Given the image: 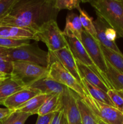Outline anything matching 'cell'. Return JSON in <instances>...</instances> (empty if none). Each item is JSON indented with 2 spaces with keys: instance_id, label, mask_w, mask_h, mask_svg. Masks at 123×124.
Returning <instances> with one entry per match:
<instances>
[{
  "instance_id": "1",
  "label": "cell",
  "mask_w": 123,
  "mask_h": 124,
  "mask_svg": "<svg viewBox=\"0 0 123 124\" xmlns=\"http://www.w3.org/2000/svg\"><path fill=\"white\" fill-rule=\"evenodd\" d=\"M55 0H18L7 15L0 20V26H14L36 33L47 24L56 21L60 11Z\"/></svg>"
},
{
  "instance_id": "2",
  "label": "cell",
  "mask_w": 123,
  "mask_h": 124,
  "mask_svg": "<svg viewBox=\"0 0 123 124\" xmlns=\"http://www.w3.org/2000/svg\"><path fill=\"white\" fill-rule=\"evenodd\" d=\"M106 23L123 38V0H91L87 1Z\"/></svg>"
},
{
  "instance_id": "3",
  "label": "cell",
  "mask_w": 123,
  "mask_h": 124,
  "mask_svg": "<svg viewBox=\"0 0 123 124\" xmlns=\"http://www.w3.org/2000/svg\"><path fill=\"white\" fill-rule=\"evenodd\" d=\"M7 59L11 62H25L48 68L49 65L48 52L41 49L36 44H28L15 48H2Z\"/></svg>"
},
{
  "instance_id": "4",
  "label": "cell",
  "mask_w": 123,
  "mask_h": 124,
  "mask_svg": "<svg viewBox=\"0 0 123 124\" xmlns=\"http://www.w3.org/2000/svg\"><path fill=\"white\" fill-rule=\"evenodd\" d=\"M12 62L13 71L11 76L20 82L24 87H29L36 81L48 77V68L25 62Z\"/></svg>"
},
{
  "instance_id": "5",
  "label": "cell",
  "mask_w": 123,
  "mask_h": 124,
  "mask_svg": "<svg viewBox=\"0 0 123 124\" xmlns=\"http://www.w3.org/2000/svg\"><path fill=\"white\" fill-rule=\"evenodd\" d=\"M34 41L43 42L48 51L51 52L68 47L66 36L59 29L56 21L50 22L41 31L36 32Z\"/></svg>"
},
{
  "instance_id": "6",
  "label": "cell",
  "mask_w": 123,
  "mask_h": 124,
  "mask_svg": "<svg viewBox=\"0 0 123 124\" xmlns=\"http://www.w3.org/2000/svg\"><path fill=\"white\" fill-rule=\"evenodd\" d=\"M82 99L98 121L106 124H123V113L116 108L95 100L88 94Z\"/></svg>"
},
{
  "instance_id": "7",
  "label": "cell",
  "mask_w": 123,
  "mask_h": 124,
  "mask_svg": "<svg viewBox=\"0 0 123 124\" xmlns=\"http://www.w3.org/2000/svg\"><path fill=\"white\" fill-rule=\"evenodd\" d=\"M48 77L68 88L82 99L86 95V92L82 84L57 61L49 64Z\"/></svg>"
},
{
  "instance_id": "8",
  "label": "cell",
  "mask_w": 123,
  "mask_h": 124,
  "mask_svg": "<svg viewBox=\"0 0 123 124\" xmlns=\"http://www.w3.org/2000/svg\"><path fill=\"white\" fill-rule=\"evenodd\" d=\"M82 42L91 60L107 82L106 78L107 71L106 61L102 53L100 42L84 30L82 31ZM107 84H109L108 82Z\"/></svg>"
},
{
  "instance_id": "9",
  "label": "cell",
  "mask_w": 123,
  "mask_h": 124,
  "mask_svg": "<svg viewBox=\"0 0 123 124\" xmlns=\"http://www.w3.org/2000/svg\"><path fill=\"white\" fill-rule=\"evenodd\" d=\"M48 53L49 57V64L54 61H58L80 83H81L82 78L76 64L75 59L74 57L70 48H69V46L54 52L48 51Z\"/></svg>"
},
{
  "instance_id": "10",
  "label": "cell",
  "mask_w": 123,
  "mask_h": 124,
  "mask_svg": "<svg viewBox=\"0 0 123 124\" xmlns=\"http://www.w3.org/2000/svg\"><path fill=\"white\" fill-rule=\"evenodd\" d=\"M66 40H67L69 48L71 50L75 60L78 61L81 64L91 69L93 71H95L96 74H98L102 78V79L109 86L110 89H112L106 81L105 79L104 78L102 74L99 71L98 69L96 68L92 61L91 60L89 54H88L86 50L84 48L82 42L76 38H66Z\"/></svg>"
},
{
  "instance_id": "11",
  "label": "cell",
  "mask_w": 123,
  "mask_h": 124,
  "mask_svg": "<svg viewBox=\"0 0 123 124\" xmlns=\"http://www.w3.org/2000/svg\"><path fill=\"white\" fill-rule=\"evenodd\" d=\"M77 95L67 88L62 96V107L68 124H78L81 122L80 115L77 103Z\"/></svg>"
},
{
  "instance_id": "12",
  "label": "cell",
  "mask_w": 123,
  "mask_h": 124,
  "mask_svg": "<svg viewBox=\"0 0 123 124\" xmlns=\"http://www.w3.org/2000/svg\"><path fill=\"white\" fill-rule=\"evenodd\" d=\"M41 94L36 88L26 87L8 97L3 103L6 108L13 111H16L22 105L33 97Z\"/></svg>"
},
{
  "instance_id": "13",
  "label": "cell",
  "mask_w": 123,
  "mask_h": 124,
  "mask_svg": "<svg viewBox=\"0 0 123 124\" xmlns=\"http://www.w3.org/2000/svg\"><path fill=\"white\" fill-rule=\"evenodd\" d=\"M29 87L36 88L42 94L48 95H62L67 88V87L48 77L41 79L33 83Z\"/></svg>"
},
{
  "instance_id": "14",
  "label": "cell",
  "mask_w": 123,
  "mask_h": 124,
  "mask_svg": "<svg viewBox=\"0 0 123 124\" xmlns=\"http://www.w3.org/2000/svg\"><path fill=\"white\" fill-rule=\"evenodd\" d=\"M83 26L80 17L76 13L71 12L68 13L66 18V24L63 33L66 38H76L82 42Z\"/></svg>"
},
{
  "instance_id": "15",
  "label": "cell",
  "mask_w": 123,
  "mask_h": 124,
  "mask_svg": "<svg viewBox=\"0 0 123 124\" xmlns=\"http://www.w3.org/2000/svg\"><path fill=\"white\" fill-rule=\"evenodd\" d=\"M36 33L28 29L14 26H0V37L15 39H35Z\"/></svg>"
},
{
  "instance_id": "16",
  "label": "cell",
  "mask_w": 123,
  "mask_h": 124,
  "mask_svg": "<svg viewBox=\"0 0 123 124\" xmlns=\"http://www.w3.org/2000/svg\"><path fill=\"white\" fill-rule=\"evenodd\" d=\"M75 61L81 78L84 79L89 83L101 88L106 92H107L109 90H110L106 82L95 71L88 67L81 64L78 61L75 60Z\"/></svg>"
},
{
  "instance_id": "17",
  "label": "cell",
  "mask_w": 123,
  "mask_h": 124,
  "mask_svg": "<svg viewBox=\"0 0 123 124\" xmlns=\"http://www.w3.org/2000/svg\"><path fill=\"white\" fill-rule=\"evenodd\" d=\"M94 24L96 30V38L100 44L115 52L122 53L117 45L116 44V42H110L106 39L105 30L107 27H108L107 25H109L105 22V21L103 20L100 16L97 15V18L94 21Z\"/></svg>"
},
{
  "instance_id": "18",
  "label": "cell",
  "mask_w": 123,
  "mask_h": 124,
  "mask_svg": "<svg viewBox=\"0 0 123 124\" xmlns=\"http://www.w3.org/2000/svg\"><path fill=\"white\" fill-rule=\"evenodd\" d=\"M25 87L11 76L2 81L0 83V105H3L4 102L8 97Z\"/></svg>"
},
{
  "instance_id": "19",
  "label": "cell",
  "mask_w": 123,
  "mask_h": 124,
  "mask_svg": "<svg viewBox=\"0 0 123 124\" xmlns=\"http://www.w3.org/2000/svg\"><path fill=\"white\" fill-rule=\"evenodd\" d=\"M81 83L85 89L86 94H88V95L90 96L92 98H94L95 100L107 104V105H109L110 106L114 107L113 103L109 97L107 92H104L101 88L91 84L83 78L82 79Z\"/></svg>"
},
{
  "instance_id": "20",
  "label": "cell",
  "mask_w": 123,
  "mask_h": 124,
  "mask_svg": "<svg viewBox=\"0 0 123 124\" xmlns=\"http://www.w3.org/2000/svg\"><path fill=\"white\" fill-rule=\"evenodd\" d=\"M106 67V78L112 89L123 90V73L115 69L107 61Z\"/></svg>"
},
{
  "instance_id": "21",
  "label": "cell",
  "mask_w": 123,
  "mask_h": 124,
  "mask_svg": "<svg viewBox=\"0 0 123 124\" xmlns=\"http://www.w3.org/2000/svg\"><path fill=\"white\" fill-rule=\"evenodd\" d=\"M50 96L51 95H48V94L41 93L30 99L25 104H24L19 108H18L16 111L27 113L31 114V115L37 114L40 108L42 107L45 101L48 99V97Z\"/></svg>"
},
{
  "instance_id": "22",
  "label": "cell",
  "mask_w": 123,
  "mask_h": 124,
  "mask_svg": "<svg viewBox=\"0 0 123 124\" xmlns=\"http://www.w3.org/2000/svg\"><path fill=\"white\" fill-rule=\"evenodd\" d=\"M62 96L59 94L51 95L45 101L37 112L38 116H43L51 113H55L62 108Z\"/></svg>"
},
{
  "instance_id": "23",
  "label": "cell",
  "mask_w": 123,
  "mask_h": 124,
  "mask_svg": "<svg viewBox=\"0 0 123 124\" xmlns=\"http://www.w3.org/2000/svg\"><path fill=\"white\" fill-rule=\"evenodd\" d=\"M101 46L102 53L105 59L113 66L115 69L123 73V54L119 53L107 48L104 46Z\"/></svg>"
},
{
  "instance_id": "24",
  "label": "cell",
  "mask_w": 123,
  "mask_h": 124,
  "mask_svg": "<svg viewBox=\"0 0 123 124\" xmlns=\"http://www.w3.org/2000/svg\"><path fill=\"white\" fill-rule=\"evenodd\" d=\"M77 103L79 110L82 124H98V120L83 99L77 95Z\"/></svg>"
},
{
  "instance_id": "25",
  "label": "cell",
  "mask_w": 123,
  "mask_h": 124,
  "mask_svg": "<svg viewBox=\"0 0 123 124\" xmlns=\"http://www.w3.org/2000/svg\"><path fill=\"white\" fill-rule=\"evenodd\" d=\"M78 10L80 13V19L83 26V30L90 34L94 38L97 40L96 30H95L94 21H93V18L89 16L88 13L84 10H82L81 8H80Z\"/></svg>"
},
{
  "instance_id": "26",
  "label": "cell",
  "mask_w": 123,
  "mask_h": 124,
  "mask_svg": "<svg viewBox=\"0 0 123 124\" xmlns=\"http://www.w3.org/2000/svg\"><path fill=\"white\" fill-rule=\"evenodd\" d=\"M30 40L15 39L0 37V48L11 49L30 44Z\"/></svg>"
},
{
  "instance_id": "27",
  "label": "cell",
  "mask_w": 123,
  "mask_h": 124,
  "mask_svg": "<svg viewBox=\"0 0 123 124\" xmlns=\"http://www.w3.org/2000/svg\"><path fill=\"white\" fill-rule=\"evenodd\" d=\"M107 93L115 107L122 112L123 110V90L110 89Z\"/></svg>"
},
{
  "instance_id": "28",
  "label": "cell",
  "mask_w": 123,
  "mask_h": 124,
  "mask_svg": "<svg viewBox=\"0 0 123 124\" xmlns=\"http://www.w3.org/2000/svg\"><path fill=\"white\" fill-rule=\"evenodd\" d=\"M80 0H55V7L59 11L61 10L67 9L69 10L76 9L78 10L80 8Z\"/></svg>"
},
{
  "instance_id": "29",
  "label": "cell",
  "mask_w": 123,
  "mask_h": 124,
  "mask_svg": "<svg viewBox=\"0 0 123 124\" xmlns=\"http://www.w3.org/2000/svg\"><path fill=\"white\" fill-rule=\"evenodd\" d=\"M13 71V62L8 61L0 48V72L11 75Z\"/></svg>"
},
{
  "instance_id": "30",
  "label": "cell",
  "mask_w": 123,
  "mask_h": 124,
  "mask_svg": "<svg viewBox=\"0 0 123 124\" xmlns=\"http://www.w3.org/2000/svg\"><path fill=\"white\" fill-rule=\"evenodd\" d=\"M18 0H0V20L10 13Z\"/></svg>"
},
{
  "instance_id": "31",
  "label": "cell",
  "mask_w": 123,
  "mask_h": 124,
  "mask_svg": "<svg viewBox=\"0 0 123 124\" xmlns=\"http://www.w3.org/2000/svg\"><path fill=\"white\" fill-rule=\"evenodd\" d=\"M65 120H66V116L62 107L59 111L54 113L51 124H65Z\"/></svg>"
},
{
  "instance_id": "32",
  "label": "cell",
  "mask_w": 123,
  "mask_h": 124,
  "mask_svg": "<svg viewBox=\"0 0 123 124\" xmlns=\"http://www.w3.org/2000/svg\"><path fill=\"white\" fill-rule=\"evenodd\" d=\"M17 111V115L12 124H24L27 119L31 116V114L27 113Z\"/></svg>"
},
{
  "instance_id": "33",
  "label": "cell",
  "mask_w": 123,
  "mask_h": 124,
  "mask_svg": "<svg viewBox=\"0 0 123 124\" xmlns=\"http://www.w3.org/2000/svg\"><path fill=\"white\" fill-rule=\"evenodd\" d=\"M54 113L47 114L43 116H38L36 124H51Z\"/></svg>"
},
{
  "instance_id": "34",
  "label": "cell",
  "mask_w": 123,
  "mask_h": 124,
  "mask_svg": "<svg viewBox=\"0 0 123 124\" xmlns=\"http://www.w3.org/2000/svg\"><path fill=\"white\" fill-rule=\"evenodd\" d=\"M105 35H106V38L108 41H110V42H115V40L117 38V33L116 31L111 28L110 27H107V29L105 30Z\"/></svg>"
},
{
  "instance_id": "35",
  "label": "cell",
  "mask_w": 123,
  "mask_h": 124,
  "mask_svg": "<svg viewBox=\"0 0 123 124\" xmlns=\"http://www.w3.org/2000/svg\"><path fill=\"white\" fill-rule=\"evenodd\" d=\"M14 111H15L11 110L7 108H0V122L6 119Z\"/></svg>"
},
{
  "instance_id": "36",
  "label": "cell",
  "mask_w": 123,
  "mask_h": 124,
  "mask_svg": "<svg viewBox=\"0 0 123 124\" xmlns=\"http://www.w3.org/2000/svg\"><path fill=\"white\" fill-rule=\"evenodd\" d=\"M17 115V111H15L12 114V115H10L8 117L4 119V121H2L1 122V124H12L13 123V121L15 119L16 116Z\"/></svg>"
},
{
  "instance_id": "37",
  "label": "cell",
  "mask_w": 123,
  "mask_h": 124,
  "mask_svg": "<svg viewBox=\"0 0 123 124\" xmlns=\"http://www.w3.org/2000/svg\"><path fill=\"white\" fill-rule=\"evenodd\" d=\"M11 75H7V74L3 73L0 72V79H7L10 77Z\"/></svg>"
},
{
  "instance_id": "38",
  "label": "cell",
  "mask_w": 123,
  "mask_h": 124,
  "mask_svg": "<svg viewBox=\"0 0 123 124\" xmlns=\"http://www.w3.org/2000/svg\"><path fill=\"white\" fill-rule=\"evenodd\" d=\"M98 124H106L104 123V122H102V121H98Z\"/></svg>"
},
{
  "instance_id": "39",
  "label": "cell",
  "mask_w": 123,
  "mask_h": 124,
  "mask_svg": "<svg viewBox=\"0 0 123 124\" xmlns=\"http://www.w3.org/2000/svg\"><path fill=\"white\" fill-rule=\"evenodd\" d=\"M5 79H0V83H1V82H2L3 81H4Z\"/></svg>"
},
{
  "instance_id": "40",
  "label": "cell",
  "mask_w": 123,
  "mask_h": 124,
  "mask_svg": "<svg viewBox=\"0 0 123 124\" xmlns=\"http://www.w3.org/2000/svg\"><path fill=\"white\" fill-rule=\"evenodd\" d=\"M65 124H68V120H67V119H66V120H65Z\"/></svg>"
},
{
  "instance_id": "41",
  "label": "cell",
  "mask_w": 123,
  "mask_h": 124,
  "mask_svg": "<svg viewBox=\"0 0 123 124\" xmlns=\"http://www.w3.org/2000/svg\"><path fill=\"white\" fill-rule=\"evenodd\" d=\"M78 124H82V123H81V122H80V123H79Z\"/></svg>"
},
{
  "instance_id": "42",
  "label": "cell",
  "mask_w": 123,
  "mask_h": 124,
  "mask_svg": "<svg viewBox=\"0 0 123 124\" xmlns=\"http://www.w3.org/2000/svg\"><path fill=\"white\" fill-rule=\"evenodd\" d=\"M122 113H123V111H122Z\"/></svg>"
},
{
  "instance_id": "43",
  "label": "cell",
  "mask_w": 123,
  "mask_h": 124,
  "mask_svg": "<svg viewBox=\"0 0 123 124\" xmlns=\"http://www.w3.org/2000/svg\"><path fill=\"white\" fill-rule=\"evenodd\" d=\"M1 122H0V124H1Z\"/></svg>"
}]
</instances>
